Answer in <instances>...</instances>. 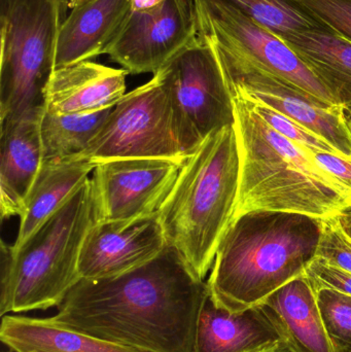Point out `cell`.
<instances>
[{
  "label": "cell",
  "instance_id": "obj_15",
  "mask_svg": "<svg viewBox=\"0 0 351 352\" xmlns=\"http://www.w3.org/2000/svg\"><path fill=\"white\" fill-rule=\"evenodd\" d=\"M282 343L280 324L265 306L230 311L210 294L198 318L194 352H261Z\"/></svg>",
  "mask_w": 351,
  "mask_h": 352
},
{
  "label": "cell",
  "instance_id": "obj_7",
  "mask_svg": "<svg viewBox=\"0 0 351 352\" xmlns=\"http://www.w3.org/2000/svg\"><path fill=\"white\" fill-rule=\"evenodd\" d=\"M158 74L185 156H191L210 134L234 125L232 94L210 35L199 32Z\"/></svg>",
  "mask_w": 351,
  "mask_h": 352
},
{
  "label": "cell",
  "instance_id": "obj_6",
  "mask_svg": "<svg viewBox=\"0 0 351 352\" xmlns=\"http://www.w3.org/2000/svg\"><path fill=\"white\" fill-rule=\"evenodd\" d=\"M1 122L45 107L58 27L53 0H1Z\"/></svg>",
  "mask_w": 351,
  "mask_h": 352
},
{
  "label": "cell",
  "instance_id": "obj_30",
  "mask_svg": "<svg viewBox=\"0 0 351 352\" xmlns=\"http://www.w3.org/2000/svg\"><path fill=\"white\" fill-rule=\"evenodd\" d=\"M71 0H53L54 12H55L56 23L59 28L62 21L64 20V16L66 14V10L71 6Z\"/></svg>",
  "mask_w": 351,
  "mask_h": 352
},
{
  "label": "cell",
  "instance_id": "obj_35",
  "mask_svg": "<svg viewBox=\"0 0 351 352\" xmlns=\"http://www.w3.org/2000/svg\"><path fill=\"white\" fill-rule=\"evenodd\" d=\"M344 109L348 113H351V103H348V104L344 105Z\"/></svg>",
  "mask_w": 351,
  "mask_h": 352
},
{
  "label": "cell",
  "instance_id": "obj_5",
  "mask_svg": "<svg viewBox=\"0 0 351 352\" xmlns=\"http://www.w3.org/2000/svg\"><path fill=\"white\" fill-rule=\"evenodd\" d=\"M90 178L22 244L0 248V316L59 306L80 280L78 262L94 223Z\"/></svg>",
  "mask_w": 351,
  "mask_h": 352
},
{
  "label": "cell",
  "instance_id": "obj_33",
  "mask_svg": "<svg viewBox=\"0 0 351 352\" xmlns=\"http://www.w3.org/2000/svg\"><path fill=\"white\" fill-rule=\"evenodd\" d=\"M261 352H292L290 351L286 343H282V344L278 345V346L272 347V349H266V351Z\"/></svg>",
  "mask_w": 351,
  "mask_h": 352
},
{
  "label": "cell",
  "instance_id": "obj_29",
  "mask_svg": "<svg viewBox=\"0 0 351 352\" xmlns=\"http://www.w3.org/2000/svg\"><path fill=\"white\" fill-rule=\"evenodd\" d=\"M313 158L321 169L351 192V160L336 155L317 153H313Z\"/></svg>",
  "mask_w": 351,
  "mask_h": 352
},
{
  "label": "cell",
  "instance_id": "obj_8",
  "mask_svg": "<svg viewBox=\"0 0 351 352\" xmlns=\"http://www.w3.org/2000/svg\"><path fill=\"white\" fill-rule=\"evenodd\" d=\"M82 158L94 164L113 159H166L183 163L189 157L175 133L164 82L157 72L113 107Z\"/></svg>",
  "mask_w": 351,
  "mask_h": 352
},
{
  "label": "cell",
  "instance_id": "obj_17",
  "mask_svg": "<svg viewBox=\"0 0 351 352\" xmlns=\"http://www.w3.org/2000/svg\"><path fill=\"white\" fill-rule=\"evenodd\" d=\"M128 74L92 61L56 68L45 88V111L67 115L113 109L125 96Z\"/></svg>",
  "mask_w": 351,
  "mask_h": 352
},
{
  "label": "cell",
  "instance_id": "obj_27",
  "mask_svg": "<svg viewBox=\"0 0 351 352\" xmlns=\"http://www.w3.org/2000/svg\"><path fill=\"white\" fill-rule=\"evenodd\" d=\"M319 24L351 41V0H294Z\"/></svg>",
  "mask_w": 351,
  "mask_h": 352
},
{
  "label": "cell",
  "instance_id": "obj_23",
  "mask_svg": "<svg viewBox=\"0 0 351 352\" xmlns=\"http://www.w3.org/2000/svg\"><path fill=\"white\" fill-rule=\"evenodd\" d=\"M274 32H295L315 28L319 23L294 0H224Z\"/></svg>",
  "mask_w": 351,
  "mask_h": 352
},
{
  "label": "cell",
  "instance_id": "obj_12",
  "mask_svg": "<svg viewBox=\"0 0 351 352\" xmlns=\"http://www.w3.org/2000/svg\"><path fill=\"white\" fill-rule=\"evenodd\" d=\"M183 164L166 159H113L93 171L95 221L148 217L162 206Z\"/></svg>",
  "mask_w": 351,
  "mask_h": 352
},
{
  "label": "cell",
  "instance_id": "obj_28",
  "mask_svg": "<svg viewBox=\"0 0 351 352\" xmlns=\"http://www.w3.org/2000/svg\"><path fill=\"white\" fill-rule=\"evenodd\" d=\"M305 275L315 292L327 289L351 296V273L329 264L323 258L315 256L307 266Z\"/></svg>",
  "mask_w": 351,
  "mask_h": 352
},
{
  "label": "cell",
  "instance_id": "obj_16",
  "mask_svg": "<svg viewBox=\"0 0 351 352\" xmlns=\"http://www.w3.org/2000/svg\"><path fill=\"white\" fill-rule=\"evenodd\" d=\"M45 109L1 122L0 209L2 219L24 210L25 200L43 162L41 121Z\"/></svg>",
  "mask_w": 351,
  "mask_h": 352
},
{
  "label": "cell",
  "instance_id": "obj_36",
  "mask_svg": "<svg viewBox=\"0 0 351 352\" xmlns=\"http://www.w3.org/2000/svg\"><path fill=\"white\" fill-rule=\"evenodd\" d=\"M2 352H14V351H12V349H8V351H3Z\"/></svg>",
  "mask_w": 351,
  "mask_h": 352
},
{
  "label": "cell",
  "instance_id": "obj_1",
  "mask_svg": "<svg viewBox=\"0 0 351 352\" xmlns=\"http://www.w3.org/2000/svg\"><path fill=\"white\" fill-rule=\"evenodd\" d=\"M210 295L174 246L127 272L80 279L53 324L148 352H194L202 306Z\"/></svg>",
  "mask_w": 351,
  "mask_h": 352
},
{
  "label": "cell",
  "instance_id": "obj_21",
  "mask_svg": "<svg viewBox=\"0 0 351 352\" xmlns=\"http://www.w3.org/2000/svg\"><path fill=\"white\" fill-rule=\"evenodd\" d=\"M95 167L96 164L82 157L43 162L25 200L14 248L55 213L88 179Z\"/></svg>",
  "mask_w": 351,
  "mask_h": 352
},
{
  "label": "cell",
  "instance_id": "obj_32",
  "mask_svg": "<svg viewBox=\"0 0 351 352\" xmlns=\"http://www.w3.org/2000/svg\"><path fill=\"white\" fill-rule=\"evenodd\" d=\"M132 10H146L162 2L163 0H129Z\"/></svg>",
  "mask_w": 351,
  "mask_h": 352
},
{
  "label": "cell",
  "instance_id": "obj_13",
  "mask_svg": "<svg viewBox=\"0 0 351 352\" xmlns=\"http://www.w3.org/2000/svg\"><path fill=\"white\" fill-rule=\"evenodd\" d=\"M167 245L158 211L127 221H94L80 250V278L127 272L158 256Z\"/></svg>",
  "mask_w": 351,
  "mask_h": 352
},
{
  "label": "cell",
  "instance_id": "obj_2",
  "mask_svg": "<svg viewBox=\"0 0 351 352\" xmlns=\"http://www.w3.org/2000/svg\"><path fill=\"white\" fill-rule=\"evenodd\" d=\"M321 219L255 210L233 219L216 252L208 287L216 304L242 311L305 274L315 260Z\"/></svg>",
  "mask_w": 351,
  "mask_h": 352
},
{
  "label": "cell",
  "instance_id": "obj_14",
  "mask_svg": "<svg viewBox=\"0 0 351 352\" xmlns=\"http://www.w3.org/2000/svg\"><path fill=\"white\" fill-rule=\"evenodd\" d=\"M56 32L53 67L103 55L132 10L129 0H73Z\"/></svg>",
  "mask_w": 351,
  "mask_h": 352
},
{
  "label": "cell",
  "instance_id": "obj_26",
  "mask_svg": "<svg viewBox=\"0 0 351 352\" xmlns=\"http://www.w3.org/2000/svg\"><path fill=\"white\" fill-rule=\"evenodd\" d=\"M317 258L351 273V238L337 217L321 219V234Z\"/></svg>",
  "mask_w": 351,
  "mask_h": 352
},
{
  "label": "cell",
  "instance_id": "obj_11",
  "mask_svg": "<svg viewBox=\"0 0 351 352\" xmlns=\"http://www.w3.org/2000/svg\"><path fill=\"white\" fill-rule=\"evenodd\" d=\"M214 45L230 91L240 93L298 122L330 142L344 158L351 160V127L344 113V107H331L278 76L220 49L216 43Z\"/></svg>",
  "mask_w": 351,
  "mask_h": 352
},
{
  "label": "cell",
  "instance_id": "obj_25",
  "mask_svg": "<svg viewBox=\"0 0 351 352\" xmlns=\"http://www.w3.org/2000/svg\"><path fill=\"white\" fill-rule=\"evenodd\" d=\"M231 92H234V91H231ZM247 99H249L251 107L255 109L256 113L266 123L269 124L275 131L290 140L291 142L298 144L299 146L305 148V150L317 153V154H332L344 158L330 142H328L327 140H324L317 134L313 133V131L307 129L306 127L301 125L298 122L290 119V118L282 115L276 109H271V107H267L263 103L257 102V101L251 100L249 98Z\"/></svg>",
  "mask_w": 351,
  "mask_h": 352
},
{
  "label": "cell",
  "instance_id": "obj_20",
  "mask_svg": "<svg viewBox=\"0 0 351 352\" xmlns=\"http://www.w3.org/2000/svg\"><path fill=\"white\" fill-rule=\"evenodd\" d=\"M0 341L14 352H148L53 324L49 318L6 314Z\"/></svg>",
  "mask_w": 351,
  "mask_h": 352
},
{
  "label": "cell",
  "instance_id": "obj_31",
  "mask_svg": "<svg viewBox=\"0 0 351 352\" xmlns=\"http://www.w3.org/2000/svg\"><path fill=\"white\" fill-rule=\"evenodd\" d=\"M338 219H339L340 225L343 228L344 231L351 238V206L348 207L343 213H341L338 217Z\"/></svg>",
  "mask_w": 351,
  "mask_h": 352
},
{
  "label": "cell",
  "instance_id": "obj_19",
  "mask_svg": "<svg viewBox=\"0 0 351 352\" xmlns=\"http://www.w3.org/2000/svg\"><path fill=\"white\" fill-rule=\"evenodd\" d=\"M278 34V33H276ZM342 105L351 103V41L325 25L278 34Z\"/></svg>",
  "mask_w": 351,
  "mask_h": 352
},
{
  "label": "cell",
  "instance_id": "obj_10",
  "mask_svg": "<svg viewBox=\"0 0 351 352\" xmlns=\"http://www.w3.org/2000/svg\"><path fill=\"white\" fill-rule=\"evenodd\" d=\"M199 34L195 0L132 10L105 54L129 74H157Z\"/></svg>",
  "mask_w": 351,
  "mask_h": 352
},
{
  "label": "cell",
  "instance_id": "obj_34",
  "mask_svg": "<svg viewBox=\"0 0 351 352\" xmlns=\"http://www.w3.org/2000/svg\"><path fill=\"white\" fill-rule=\"evenodd\" d=\"M344 113H346V119H348V123H350L351 127V113H348V111H346V109H344Z\"/></svg>",
  "mask_w": 351,
  "mask_h": 352
},
{
  "label": "cell",
  "instance_id": "obj_24",
  "mask_svg": "<svg viewBox=\"0 0 351 352\" xmlns=\"http://www.w3.org/2000/svg\"><path fill=\"white\" fill-rule=\"evenodd\" d=\"M317 302L334 352H351V296L317 291Z\"/></svg>",
  "mask_w": 351,
  "mask_h": 352
},
{
  "label": "cell",
  "instance_id": "obj_4",
  "mask_svg": "<svg viewBox=\"0 0 351 352\" xmlns=\"http://www.w3.org/2000/svg\"><path fill=\"white\" fill-rule=\"evenodd\" d=\"M240 156L234 125L210 134L189 156L162 206L165 237L205 278L234 217Z\"/></svg>",
  "mask_w": 351,
  "mask_h": 352
},
{
  "label": "cell",
  "instance_id": "obj_18",
  "mask_svg": "<svg viewBox=\"0 0 351 352\" xmlns=\"http://www.w3.org/2000/svg\"><path fill=\"white\" fill-rule=\"evenodd\" d=\"M265 306L280 324L292 352H334L324 324L317 292L306 275L293 279L266 298Z\"/></svg>",
  "mask_w": 351,
  "mask_h": 352
},
{
  "label": "cell",
  "instance_id": "obj_22",
  "mask_svg": "<svg viewBox=\"0 0 351 352\" xmlns=\"http://www.w3.org/2000/svg\"><path fill=\"white\" fill-rule=\"evenodd\" d=\"M111 109L67 115L47 113L45 109L41 121L43 162L82 157Z\"/></svg>",
  "mask_w": 351,
  "mask_h": 352
},
{
  "label": "cell",
  "instance_id": "obj_3",
  "mask_svg": "<svg viewBox=\"0 0 351 352\" xmlns=\"http://www.w3.org/2000/svg\"><path fill=\"white\" fill-rule=\"evenodd\" d=\"M231 94L240 156L233 219L255 210L327 219L339 217L351 206L350 190L317 165L313 152L275 131L256 113L247 97Z\"/></svg>",
  "mask_w": 351,
  "mask_h": 352
},
{
  "label": "cell",
  "instance_id": "obj_9",
  "mask_svg": "<svg viewBox=\"0 0 351 352\" xmlns=\"http://www.w3.org/2000/svg\"><path fill=\"white\" fill-rule=\"evenodd\" d=\"M199 32L220 49L278 76L331 107H343L332 91L274 31L224 0H195Z\"/></svg>",
  "mask_w": 351,
  "mask_h": 352
}]
</instances>
